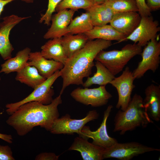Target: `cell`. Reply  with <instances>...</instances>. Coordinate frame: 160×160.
Returning <instances> with one entry per match:
<instances>
[{"label": "cell", "instance_id": "2e32d148", "mask_svg": "<svg viewBox=\"0 0 160 160\" xmlns=\"http://www.w3.org/2000/svg\"><path fill=\"white\" fill-rule=\"evenodd\" d=\"M27 65L35 67L39 73L46 79L61 70L64 66L60 62L46 59L41 55L40 52H30Z\"/></svg>", "mask_w": 160, "mask_h": 160}, {"label": "cell", "instance_id": "ba28073f", "mask_svg": "<svg viewBox=\"0 0 160 160\" xmlns=\"http://www.w3.org/2000/svg\"><path fill=\"white\" fill-rule=\"evenodd\" d=\"M99 116V114L95 110L89 111L85 117L81 119H72L69 114H66L55 121L49 131L54 134L76 133L79 135L86 124L97 119Z\"/></svg>", "mask_w": 160, "mask_h": 160}, {"label": "cell", "instance_id": "9c48e42d", "mask_svg": "<svg viewBox=\"0 0 160 160\" xmlns=\"http://www.w3.org/2000/svg\"><path fill=\"white\" fill-rule=\"evenodd\" d=\"M71 95L75 100L84 105L99 107L107 104L112 95L106 89L105 86L97 88H77L73 90Z\"/></svg>", "mask_w": 160, "mask_h": 160}, {"label": "cell", "instance_id": "5bb4252c", "mask_svg": "<svg viewBox=\"0 0 160 160\" xmlns=\"http://www.w3.org/2000/svg\"><path fill=\"white\" fill-rule=\"evenodd\" d=\"M77 11L73 9H63L52 16L51 26L44 35V38L45 39L59 38L66 34L68 27Z\"/></svg>", "mask_w": 160, "mask_h": 160}, {"label": "cell", "instance_id": "30bf717a", "mask_svg": "<svg viewBox=\"0 0 160 160\" xmlns=\"http://www.w3.org/2000/svg\"><path fill=\"white\" fill-rule=\"evenodd\" d=\"M135 79L132 72L127 66L119 76L115 77L110 84L116 89L118 99L116 108L121 111L125 110L131 99V95L135 86Z\"/></svg>", "mask_w": 160, "mask_h": 160}, {"label": "cell", "instance_id": "5b68a950", "mask_svg": "<svg viewBox=\"0 0 160 160\" xmlns=\"http://www.w3.org/2000/svg\"><path fill=\"white\" fill-rule=\"evenodd\" d=\"M60 70L56 72L53 75L46 80L28 96L21 100L15 103L7 104L6 107L7 113L11 115L21 105L25 103L33 101L40 102L44 105L50 104L54 95V90L51 87L56 79L61 76Z\"/></svg>", "mask_w": 160, "mask_h": 160}, {"label": "cell", "instance_id": "603a6c76", "mask_svg": "<svg viewBox=\"0 0 160 160\" xmlns=\"http://www.w3.org/2000/svg\"><path fill=\"white\" fill-rule=\"evenodd\" d=\"M89 40L84 33H67L61 37L62 44L68 58L82 48Z\"/></svg>", "mask_w": 160, "mask_h": 160}, {"label": "cell", "instance_id": "d6a6232c", "mask_svg": "<svg viewBox=\"0 0 160 160\" xmlns=\"http://www.w3.org/2000/svg\"><path fill=\"white\" fill-rule=\"evenodd\" d=\"M146 3L152 11H155L160 8V0H145Z\"/></svg>", "mask_w": 160, "mask_h": 160}, {"label": "cell", "instance_id": "d4e9b609", "mask_svg": "<svg viewBox=\"0 0 160 160\" xmlns=\"http://www.w3.org/2000/svg\"><path fill=\"white\" fill-rule=\"evenodd\" d=\"M96 61L95 66L96 72L92 76L88 77L86 81L83 83L82 85L84 87H88L93 84L105 86L110 84L115 77L102 63Z\"/></svg>", "mask_w": 160, "mask_h": 160}, {"label": "cell", "instance_id": "8fae6325", "mask_svg": "<svg viewBox=\"0 0 160 160\" xmlns=\"http://www.w3.org/2000/svg\"><path fill=\"white\" fill-rule=\"evenodd\" d=\"M160 31L159 22L152 17H142L138 26L124 41L130 40L141 47H145L151 40L157 38Z\"/></svg>", "mask_w": 160, "mask_h": 160}, {"label": "cell", "instance_id": "8d00e7d4", "mask_svg": "<svg viewBox=\"0 0 160 160\" xmlns=\"http://www.w3.org/2000/svg\"><path fill=\"white\" fill-rule=\"evenodd\" d=\"M22 1H24L27 3H33L34 0H21Z\"/></svg>", "mask_w": 160, "mask_h": 160}, {"label": "cell", "instance_id": "836d02e7", "mask_svg": "<svg viewBox=\"0 0 160 160\" xmlns=\"http://www.w3.org/2000/svg\"><path fill=\"white\" fill-rule=\"evenodd\" d=\"M0 139L9 143H12L13 139L11 135L0 133Z\"/></svg>", "mask_w": 160, "mask_h": 160}, {"label": "cell", "instance_id": "f1b7e54d", "mask_svg": "<svg viewBox=\"0 0 160 160\" xmlns=\"http://www.w3.org/2000/svg\"><path fill=\"white\" fill-rule=\"evenodd\" d=\"M62 0H48L47 9L44 14L41 15L39 23H44V24L47 25H50L52 14L56 11L57 6Z\"/></svg>", "mask_w": 160, "mask_h": 160}, {"label": "cell", "instance_id": "4316f807", "mask_svg": "<svg viewBox=\"0 0 160 160\" xmlns=\"http://www.w3.org/2000/svg\"><path fill=\"white\" fill-rule=\"evenodd\" d=\"M115 12H138L135 0H107L105 2Z\"/></svg>", "mask_w": 160, "mask_h": 160}, {"label": "cell", "instance_id": "e0dca14e", "mask_svg": "<svg viewBox=\"0 0 160 160\" xmlns=\"http://www.w3.org/2000/svg\"><path fill=\"white\" fill-rule=\"evenodd\" d=\"M104 149L79 136L75 138L68 150L79 152L84 160H102Z\"/></svg>", "mask_w": 160, "mask_h": 160}, {"label": "cell", "instance_id": "4fadbf2b", "mask_svg": "<svg viewBox=\"0 0 160 160\" xmlns=\"http://www.w3.org/2000/svg\"><path fill=\"white\" fill-rule=\"evenodd\" d=\"M29 17L13 14L4 17L0 23V55L4 60L12 57V53L14 49L9 39L11 31L22 21Z\"/></svg>", "mask_w": 160, "mask_h": 160}, {"label": "cell", "instance_id": "7c38bea8", "mask_svg": "<svg viewBox=\"0 0 160 160\" xmlns=\"http://www.w3.org/2000/svg\"><path fill=\"white\" fill-rule=\"evenodd\" d=\"M113 106H108L104 113L102 122L99 127L96 131H92L89 127L85 125L81 130L79 136L87 140L91 138L93 144L104 148H109L118 142L117 140L110 137L108 134L107 130V121Z\"/></svg>", "mask_w": 160, "mask_h": 160}, {"label": "cell", "instance_id": "1f68e13d", "mask_svg": "<svg viewBox=\"0 0 160 160\" xmlns=\"http://www.w3.org/2000/svg\"><path fill=\"white\" fill-rule=\"evenodd\" d=\"M60 156L56 155L54 153L43 152L37 155L35 160H57Z\"/></svg>", "mask_w": 160, "mask_h": 160}, {"label": "cell", "instance_id": "ffe728a7", "mask_svg": "<svg viewBox=\"0 0 160 160\" xmlns=\"http://www.w3.org/2000/svg\"><path fill=\"white\" fill-rule=\"evenodd\" d=\"M89 40L97 39L106 41H124L126 36L118 31L110 25L94 26L90 31L84 33Z\"/></svg>", "mask_w": 160, "mask_h": 160}, {"label": "cell", "instance_id": "6da1fadb", "mask_svg": "<svg viewBox=\"0 0 160 160\" xmlns=\"http://www.w3.org/2000/svg\"><path fill=\"white\" fill-rule=\"evenodd\" d=\"M61 95L60 94L48 105L36 101L22 105L10 115L7 123L20 136L26 135L38 126L49 131L59 117L58 106L62 103Z\"/></svg>", "mask_w": 160, "mask_h": 160}, {"label": "cell", "instance_id": "83f0119b", "mask_svg": "<svg viewBox=\"0 0 160 160\" xmlns=\"http://www.w3.org/2000/svg\"><path fill=\"white\" fill-rule=\"evenodd\" d=\"M94 0H62L57 6V12L65 9L85 10L95 4Z\"/></svg>", "mask_w": 160, "mask_h": 160}, {"label": "cell", "instance_id": "d590c367", "mask_svg": "<svg viewBox=\"0 0 160 160\" xmlns=\"http://www.w3.org/2000/svg\"><path fill=\"white\" fill-rule=\"evenodd\" d=\"M96 4H100L105 3L107 0H94Z\"/></svg>", "mask_w": 160, "mask_h": 160}, {"label": "cell", "instance_id": "f35d334b", "mask_svg": "<svg viewBox=\"0 0 160 160\" xmlns=\"http://www.w3.org/2000/svg\"><path fill=\"white\" fill-rule=\"evenodd\" d=\"M1 78H0V81L1 80Z\"/></svg>", "mask_w": 160, "mask_h": 160}, {"label": "cell", "instance_id": "277c9868", "mask_svg": "<svg viewBox=\"0 0 160 160\" xmlns=\"http://www.w3.org/2000/svg\"><path fill=\"white\" fill-rule=\"evenodd\" d=\"M142 51V47L137 44H129L120 50H102L97 55L95 60L100 62L115 76L123 70L131 59L141 55Z\"/></svg>", "mask_w": 160, "mask_h": 160}, {"label": "cell", "instance_id": "cb8c5ba5", "mask_svg": "<svg viewBox=\"0 0 160 160\" xmlns=\"http://www.w3.org/2000/svg\"><path fill=\"white\" fill-rule=\"evenodd\" d=\"M15 79L33 89L43 83L46 79L42 76L33 66L27 65L17 72Z\"/></svg>", "mask_w": 160, "mask_h": 160}, {"label": "cell", "instance_id": "484cf974", "mask_svg": "<svg viewBox=\"0 0 160 160\" xmlns=\"http://www.w3.org/2000/svg\"><path fill=\"white\" fill-rule=\"evenodd\" d=\"M94 27L89 13L86 12L72 19L68 27L66 34L84 33Z\"/></svg>", "mask_w": 160, "mask_h": 160}, {"label": "cell", "instance_id": "44dd1931", "mask_svg": "<svg viewBox=\"0 0 160 160\" xmlns=\"http://www.w3.org/2000/svg\"><path fill=\"white\" fill-rule=\"evenodd\" d=\"M85 10L89 13L94 26L110 23L116 13L105 3L95 4Z\"/></svg>", "mask_w": 160, "mask_h": 160}, {"label": "cell", "instance_id": "7402d4cb", "mask_svg": "<svg viewBox=\"0 0 160 160\" xmlns=\"http://www.w3.org/2000/svg\"><path fill=\"white\" fill-rule=\"evenodd\" d=\"M31 52L30 49L28 47L19 51L14 57L6 60L1 65L0 73L4 72L8 74L20 71L27 66Z\"/></svg>", "mask_w": 160, "mask_h": 160}, {"label": "cell", "instance_id": "3957f363", "mask_svg": "<svg viewBox=\"0 0 160 160\" xmlns=\"http://www.w3.org/2000/svg\"><path fill=\"white\" fill-rule=\"evenodd\" d=\"M143 99L135 94L126 109L119 110L115 116L113 131L121 135L135 129L137 127H145L153 122L143 105Z\"/></svg>", "mask_w": 160, "mask_h": 160}, {"label": "cell", "instance_id": "4dcf8cb0", "mask_svg": "<svg viewBox=\"0 0 160 160\" xmlns=\"http://www.w3.org/2000/svg\"><path fill=\"white\" fill-rule=\"evenodd\" d=\"M10 147L0 145V160H15Z\"/></svg>", "mask_w": 160, "mask_h": 160}, {"label": "cell", "instance_id": "f546056e", "mask_svg": "<svg viewBox=\"0 0 160 160\" xmlns=\"http://www.w3.org/2000/svg\"><path fill=\"white\" fill-rule=\"evenodd\" d=\"M141 17L151 16V11L148 6L145 0H135Z\"/></svg>", "mask_w": 160, "mask_h": 160}, {"label": "cell", "instance_id": "8992f818", "mask_svg": "<svg viewBox=\"0 0 160 160\" xmlns=\"http://www.w3.org/2000/svg\"><path fill=\"white\" fill-rule=\"evenodd\" d=\"M160 151L159 149L147 146L137 142H117L111 147L104 149L103 159L114 158L120 160H130L146 153Z\"/></svg>", "mask_w": 160, "mask_h": 160}, {"label": "cell", "instance_id": "74e56055", "mask_svg": "<svg viewBox=\"0 0 160 160\" xmlns=\"http://www.w3.org/2000/svg\"><path fill=\"white\" fill-rule=\"evenodd\" d=\"M3 113L2 112H1L0 113V115L2 114Z\"/></svg>", "mask_w": 160, "mask_h": 160}, {"label": "cell", "instance_id": "ac0fdd59", "mask_svg": "<svg viewBox=\"0 0 160 160\" xmlns=\"http://www.w3.org/2000/svg\"><path fill=\"white\" fill-rule=\"evenodd\" d=\"M144 107L151 119L156 121L160 119V86L154 84L148 86L145 90Z\"/></svg>", "mask_w": 160, "mask_h": 160}, {"label": "cell", "instance_id": "d6986e66", "mask_svg": "<svg viewBox=\"0 0 160 160\" xmlns=\"http://www.w3.org/2000/svg\"><path fill=\"white\" fill-rule=\"evenodd\" d=\"M41 55L46 59L53 60L63 65L68 60L62 44L61 38L49 39L41 47Z\"/></svg>", "mask_w": 160, "mask_h": 160}, {"label": "cell", "instance_id": "9a60e30c", "mask_svg": "<svg viewBox=\"0 0 160 160\" xmlns=\"http://www.w3.org/2000/svg\"><path fill=\"white\" fill-rule=\"evenodd\" d=\"M141 19L137 12L116 13L110 23L115 29L127 37L138 26Z\"/></svg>", "mask_w": 160, "mask_h": 160}, {"label": "cell", "instance_id": "7a4b0ae2", "mask_svg": "<svg viewBox=\"0 0 160 160\" xmlns=\"http://www.w3.org/2000/svg\"><path fill=\"white\" fill-rule=\"evenodd\" d=\"M112 45L111 41L97 39L89 40L84 46L68 58L60 70L63 79L61 95L70 85H82L83 79L92 73L94 60L98 54Z\"/></svg>", "mask_w": 160, "mask_h": 160}, {"label": "cell", "instance_id": "e575fe53", "mask_svg": "<svg viewBox=\"0 0 160 160\" xmlns=\"http://www.w3.org/2000/svg\"><path fill=\"white\" fill-rule=\"evenodd\" d=\"M15 0H0V16L4 7L7 4Z\"/></svg>", "mask_w": 160, "mask_h": 160}, {"label": "cell", "instance_id": "52a82bcc", "mask_svg": "<svg viewBox=\"0 0 160 160\" xmlns=\"http://www.w3.org/2000/svg\"><path fill=\"white\" fill-rule=\"evenodd\" d=\"M142 59L137 67L132 72L135 79L141 78L148 71L154 73L160 63V42L153 39L145 46L141 54Z\"/></svg>", "mask_w": 160, "mask_h": 160}]
</instances>
